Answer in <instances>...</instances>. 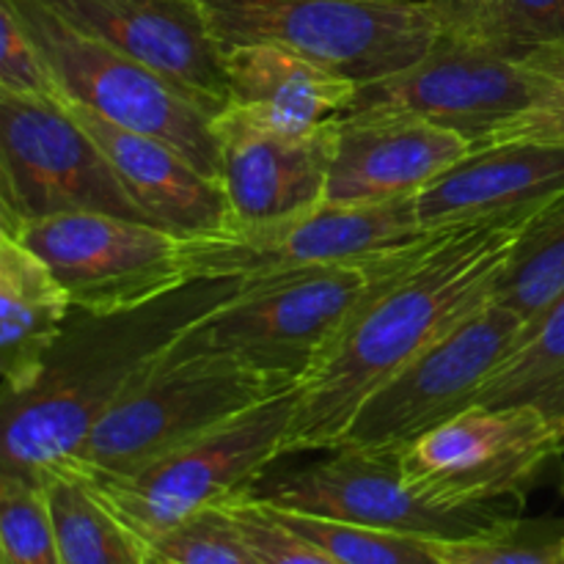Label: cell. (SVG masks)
Masks as SVG:
<instances>
[{
	"mask_svg": "<svg viewBox=\"0 0 564 564\" xmlns=\"http://www.w3.org/2000/svg\"><path fill=\"white\" fill-rule=\"evenodd\" d=\"M523 224L433 231L367 292L301 386L284 457L345 444L364 402L441 334L490 301Z\"/></svg>",
	"mask_w": 564,
	"mask_h": 564,
	"instance_id": "obj_1",
	"label": "cell"
},
{
	"mask_svg": "<svg viewBox=\"0 0 564 564\" xmlns=\"http://www.w3.org/2000/svg\"><path fill=\"white\" fill-rule=\"evenodd\" d=\"M240 281H196L121 314H72L36 383L3 394L0 474L44 485L69 474L105 413Z\"/></svg>",
	"mask_w": 564,
	"mask_h": 564,
	"instance_id": "obj_2",
	"label": "cell"
},
{
	"mask_svg": "<svg viewBox=\"0 0 564 564\" xmlns=\"http://www.w3.org/2000/svg\"><path fill=\"white\" fill-rule=\"evenodd\" d=\"M226 352H163L105 413L72 466V477H130L187 441L295 389Z\"/></svg>",
	"mask_w": 564,
	"mask_h": 564,
	"instance_id": "obj_3",
	"label": "cell"
},
{
	"mask_svg": "<svg viewBox=\"0 0 564 564\" xmlns=\"http://www.w3.org/2000/svg\"><path fill=\"white\" fill-rule=\"evenodd\" d=\"M405 251L375 262L240 281L235 295L198 317L171 347L176 352H226L262 372L303 383L358 303Z\"/></svg>",
	"mask_w": 564,
	"mask_h": 564,
	"instance_id": "obj_4",
	"label": "cell"
},
{
	"mask_svg": "<svg viewBox=\"0 0 564 564\" xmlns=\"http://www.w3.org/2000/svg\"><path fill=\"white\" fill-rule=\"evenodd\" d=\"M301 405V386L187 441L130 477L86 479L110 512L152 545L213 507L253 496L275 460Z\"/></svg>",
	"mask_w": 564,
	"mask_h": 564,
	"instance_id": "obj_5",
	"label": "cell"
},
{
	"mask_svg": "<svg viewBox=\"0 0 564 564\" xmlns=\"http://www.w3.org/2000/svg\"><path fill=\"white\" fill-rule=\"evenodd\" d=\"M229 47L279 44L356 83L416 64L441 39L433 0H196Z\"/></svg>",
	"mask_w": 564,
	"mask_h": 564,
	"instance_id": "obj_6",
	"label": "cell"
},
{
	"mask_svg": "<svg viewBox=\"0 0 564 564\" xmlns=\"http://www.w3.org/2000/svg\"><path fill=\"white\" fill-rule=\"evenodd\" d=\"M42 53L61 97L88 105L113 124L143 132L185 154L220 182V147L213 119L149 66L61 17L47 0H0Z\"/></svg>",
	"mask_w": 564,
	"mask_h": 564,
	"instance_id": "obj_7",
	"label": "cell"
},
{
	"mask_svg": "<svg viewBox=\"0 0 564 564\" xmlns=\"http://www.w3.org/2000/svg\"><path fill=\"white\" fill-rule=\"evenodd\" d=\"M433 231L419 220L416 196L383 204L323 202L308 213L262 226H231L182 237L185 275L196 281H248L295 270L375 262L416 246Z\"/></svg>",
	"mask_w": 564,
	"mask_h": 564,
	"instance_id": "obj_8",
	"label": "cell"
},
{
	"mask_svg": "<svg viewBox=\"0 0 564 564\" xmlns=\"http://www.w3.org/2000/svg\"><path fill=\"white\" fill-rule=\"evenodd\" d=\"M560 455L562 433L534 408L471 405L402 449V477L438 510L523 507Z\"/></svg>",
	"mask_w": 564,
	"mask_h": 564,
	"instance_id": "obj_9",
	"label": "cell"
},
{
	"mask_svg": "<svg viewBox=\"0 0 564 564\" xmlns=\"http://www.w3.org/2000/svg\"><path fill=\"white\" fill-rule=\"evenodd\" d=\"M72 213L147 220L97 141L58 99L0 91V229Z\"/></svg>",
	"mask_w": 564,
	"mask_h": 564,
	"instance_id": "obj_10",
	"label": "cell"
},
{
	"mask_svg": "<svg viewBox=\"0 0 564 564\" xmlns=\"http://www.w3.org/2000/svg\"><path fill=\"white\" fill-rule=\"evenodd\" d=\"M521 334L523 323L510 308L494 297L479 303L364 402L341 446L402 452L460 416L477 405Z\"/></svg>",
	"mask_w": 564,
	"mask_h": 564,
	"instance_id": "obj_11",
	"label": "cell"
},
{
	"mask_svg": "<svg viewBox=\"0 0 564 564\" xmlns=\"http://www.w3.org/2000/svg\"><path fill=\"white\" fill-rule=\"evenodd\" d=\"M0 231L39 253L83 314L135 312L191 284L182 237L147 220L72 213Z\"/></svg>",
	"mask_w": 564,
	"mask_h": 564,
	"instance_id": "obj_12",
	"label": "cell"
},
{
	"mask_svg": "<svg viewBox=\"0 0 564 564\" xmlns=\"http://www.w3.org/2000/svg\"><path fill=\"white\" fill-rule=\"evenodd\" d=\"M253 496L284 510L441 540H479L518 521L521 507L438 510L402 477V452L339 446L330 457L264 474Z\"/></svg>",
	"mask_w": 564,
	"mask_h": 564,
	"instance_id": "obj_13",
	"label": "cell"
},
{
	"mask_svg": "<svg viewBox=\"0 0 564 564\" xmlns=\"http://www.w3.org/2000/svg\"><path fill=\"white\" fill-rule=\"evenodd\" d=\"M538 94L540 75L523 55L441 36L416 64L361 83L350 110L419 116L479 147L521 116Z\"/></svg>",
	"mask_w": 564,
	"mask_h": 564,
	"instance_id": "obj_14",
	"label": "cell"
},
{
	"mask_svg": "<svg viewBox=\"0 0 564 564\" xmlns=\"http://www.w3.org/2000/svg\"><path fill=\"white\" fill-rule=\"evenodd\" d=\"M61 17L163 77L215 119L229 108L226 47L196 0H47Z\"/></svg>",
	"mask_w": 564,
	"mask_h": 564,
	"instance_id": "obj_15",
	"label": "cell"
},
{
	"mask_svg": "<svg viewBox=\"0 0 564 564\" xmlns=\"http://www.w3.org/2000/svg\"><path fill=\"white\" fill-rule=\"evenodd\" d=\"M334 121L306 135H290L257 124L231 105L215 116L220 185L229 198L231 226L275 224L325 202Z\"/></svg>",
	"mask_w": 564,
	"mask_h": 564,
	"instance_id": "obj_16",
	"label": "cell"
},
{
	"mask_svg": "<svg viewBox=\"0 0 564 564\" xmlns=\"http://www.w3.org/2000/svg\"><path fill=\"white\" fill-rule=\"evenodd\" d=\"M330 204H383L419 196L474 149L468 138L408 113L350 110L334 121Z\"/></svg>",
	"mask_w": 564,
	"mask_h": 564,
	"instance_id": "obj_17",
	"label": "cell"
},
{
	"mask_svg": "<svg viewBox=\"0 0 564 564\" xmlns=\"http://www.w3.org/2000/svg\"><path fill=\"white\" fill-rule=\"evenodd\" d=\"M564 196V143L477 147L416 196L424 231L527 224Z\"/></svg>",
	"mask_w": 564,
	"mask_h": 564,
	"instance_id": "obj_18",
	"label": "cell"
},
{
	"mask_svg": "<svg viewBox=\"0 0 564 564\" xmlns=\"http://www.w3.org/2000/svg\"><path fill=\"white\" fill-rule=\"evenodd\" d=\"M58 102L97 141L149 224L174 231L176 237L231 229L224 185L202 174L185 154L158 138L113 124L77 99L58 97Z\"/></svg>",
	"mask_w": 564,
	"mask_h": 564,
	"instance_id": "obj_19",
	"label": "cell"
},
{
	"mask_svg": "<svg viewBox=\"0 0 564 564\" xmlns=\"http://www.w3.org/2000/svg\"><path fill=\"white\" fill-rule=\"evenodd\" d=\"M229 105L268 130L306 135L350 113L361 83L279 44L226 50Z\"/></svg>",
	"mask_w": 564,
	"mask_h": 564,
	"instance_id": "obj_20",
	"label": "cell"
},
{
	"mask_svg": "<svg viewBox=\"0 0 564 564\" xmlns=\"http://www.w3.org/2000/svg\"><path fill=\"white\" fill-rule=\"evenodd\" d=\"M75 303L36 251L0 231V378L3 394H22L42 375Z\"/></svg>",
	"mask_w": 564,
	"mask_h": 564,
	"instance_id": "obj_21",
	"label": "cell"
},
{
	"mask_svg": "<svg viewBox=\"0 0 564 564\" xmlns=\"http://www.w3.org/2000/svg\"><path fill=\"white\" fill-rule=\"evenodd\" d=\"M477 405H529L564 438V292L523 330Z\"/></svg>",
	"mask_w": 564,
	"mask_h": 564,
	"instance_id": "obj_22",
	"label": "cell"
},
{
	"mask_svg": "<svg viewBox=\"0 0 564 564\" xmlns=\"http://www.w3.org/2000/svg\"><path fill=\"white\" fill-rule=\"evenodd\" d=\"M441 36L463 44L527 55L564 42V0H433Z\"/></svg>",
	"mask_w": 564,
	"mask_h": 564,
	"instance_id": "obj_23",
	"label": "cell"
},
{
	"mask_svg": "<svg viewBox=\"0 0 564 564\" xmlns=\"http://www.w3.org/2000/svg\"><path fill=\"white\" fill-rule=\"evenodd\" d=\"M64 564H147L149 549L105 507L91 485L72 474L42 485Z\"/></svg>",
	"mask_w": 564,
	"mask_h": 564,
	"instance_id": "obj_24",
	"label": "cell"
},
{
	"mask_svg": "<svg viewBox=\"0 0 564 564\" xmlns=\"http://www.w3.org/2000/svg\"><path fill=\"white\" fill-rule=\"evenodd\" d=\"M257 501L270 516L279 518L284 527L317 543L341 564H463V543L466 540L391 532V529L361 527V523L284 510V507H273L262 499Z\"/></svg>",
	"mask_w": 564,
	"mask_h": 564,
	"instance_id": "obj_25",
	"label": "cell"
},
{
	"mask_svg": "<svg viewBox=\"0 0 564 564\" xmlns=\"http://www.w3.org/2000/svg\"><path fill=\"white\" fill-rule=\"evenodd\" d=\"M564 292V196L523 224L496 281L494 301L510 308L523 330Z\"/></svg>",
	"mask_w": 564,
	"mask_h": 564,
	"instance_id": "obj_26",
	"label": "cell"
},
{
	"mask_svg": "<svg viewBox=\"0 0 564 564\" xmlns=\"http://www.w3.org/2000/svg\"><path fill=\"white\" fill-rule=\"evenodd\" d=\"M0 564H64L42 485L0 474Z\"/></svg>",
	"mask_w": 564,
	"mask_h": 564,
	"instance_id": "obj_27",
	"label": "cell"
},
{
	"mask_svg": "<svg viewBox=\"0 0 564 564\" xmlns=\"http://www.w3.org/2000/svg\"><path fill=\"white\" fill-rule=\"evenodd\" d=\"M149 551L174 564H259L226 505L187 518Z\"/></svg>",
	"mask_w": 564,
	"mask_h": 564,
	"instance_id": "obj_28",
	"label": "cell"
},
{
	"mask_svg": "<svg viewBox=\"0 0 564 564\" xmlns=\"http://www.w3.org/2000/svg\"><path fill=\"white\" fill-rule=\"evenodd\" d=\"M523 61L540 75L538 99L479 147L512 141L564 143V42L540 44Z\"/></svg>",
	"mask_w": 564,
	"mask_h": 564,
	"instance_id": "obj_29",
	"label": "cell"
},
{
	"mask_svg": "<svg viewBox=\"0 0 564 564\" xmlns=\"http://www.w3.org/2000/svg\"><path fill=\"white\" fill-rule=\"evenodd\" d=\"M463 564H564V521H512L463 543Z\"/></svg>",
	"mask_w": 564,
	"mask_h": 564,
	"instance_id": "obj_30",
	"label": "cell"
},
{
	"mask_svg": "<svg viewBox=\"0 0 564 564\" xmlns=\"http://www.w3.org/2000/svg\"><path fill=\"white\" fill-rule=\"evenodd\" d=\"M226 507L235 516L240 534L259 564H341L317 543L292 532L279 518L270 516L253 496L231 501Z\"/></svg>",
	"mask_w": 564,
	"mask_h": 564,
	"instance_id": "obj_31",
	"label": "cell"
},
{
	"mask_svg": "<svg viewBox=\"0 0 564 564\" xmlns=\"http://www.w3.org/2000/svg\"><path fill=\"white\" fill-rule=\"evenodd\" d=\"M0 91L31 99H58V83L17 17L0 3Z\"/></svg>",
	"mask_w": 564,
	"mask_h": 564,
	"instance_id": "obj_32",
	"label": "cell"
},
{
	"mask_svg": "<svg viewBox=\"0 0 564 564\" xmlns=\"http://www.w3.org/2000/svg\"><path fill=\"white\" fill-rule=\"evenodd\" d=\"M147 564H174V562L163 560V556H158V554H152V551H149V560H147Z\"/></svg>",
	"mask_w": 564,
	"mask_h": 564,
	"instance_id": "obj_33",
	"label": "cell"
},
{
	"mask_svg": "<svg viewBox=\"0 0 564 564\" xmlns=\"http://www.w3.org/2000/svg\"><path fill=\"white\" fill-rule=\"evenodd\" d=\"M562 494H564V471H562Z\"/></svg>",
	"mask_w": 564,
	"mask_h": 564,
	"instance_id": "obj_34",
	"label": "cell"
}]
</instances>
